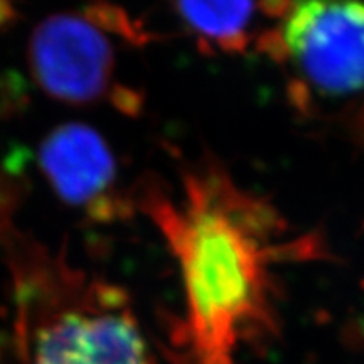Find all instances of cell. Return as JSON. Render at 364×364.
<instances>
[{"instance_id":"277c9868","label":"cell","mask_w":364,"mask_h":364,"mask_svg":"<svg viewBox=\"0 0 364 364\" xmlns=\"http://www.w3.org/2000/svg\"><path fill=\"white\" fill-rule=\"evenodd\" d=\"M107 33L134 41L135 26L110 6L85 12H63L36 26L27 48V61L36 83L63 103L91 105L113 95L115 49Z\"/></svg>"},{"instance_id":"6da1fadb","label":"cell","mask_w":364,"mask_h":364,"mask_svg":"<svg viewBox=\"0 0 364 364\" xmlns=\"http://www.w3.org/2000/svg\"><path fill=\"white\" fill-rule=\"evenodd\" d=\"M139 204L179 267L176 364H236L241 346L277 331L280 268L324 255L321 241L294 236L273 204L215 161L182 172L176 194L149 182Z\"/></svg>"},{"instance_id":"8992f818","label":"cell","mask_w":364,"mask_h":364,"mask_svg":"<svg viewBox=\"0 0 364 364\" xmlns=\"http://www.w3.org/2000/svg\"><path fill=\"white\" fill-rule=\"evenodd\" d=\"M282 2H181L174 14L206 54H243L279 12Z\"/></svg>"},{"instance_id":"7a4b0ae2","label":"cell","mask_w":364,"mask_h":364,"mask_svg":"<svg viewBox=\"0 0 364 364\" xmlns=\"http://www.w3.org/2000/svg\"><path fill=\"white\" fill-rule=\"evenodd\" d=\"M2 235L26 364H156L120 285L17 231Z\"/></svg>"},{"instance_id":"3957f363","label":"cell","mask_w":364,"mask_h":364,"mask_svg":"<svg viewBox=\"0 0 364 364\" xmlns=\"http://www.w3.org/2000/svg\"><path fill=\"white\" fill-rule=\"evenodd\" d=\"M255 51L284 70L299 108L364 90V2H282Z\"/></svg>"},{"instance_id":"5b68a950","label":"cell","mask_w":364,"mask_h":364,"mask_svg":"<svg viewBox=\"0 0 364 364\" xmlns=\"http://www.w3.org/2000/svg\"><path fill=\"white\" fill-rule=\"evenodd\" d=\"M38 162L54 194L93 221L112 223L130 213L118 188L115 156L93 127H56L41 142Z\"/></svg>"}]
</instances>
